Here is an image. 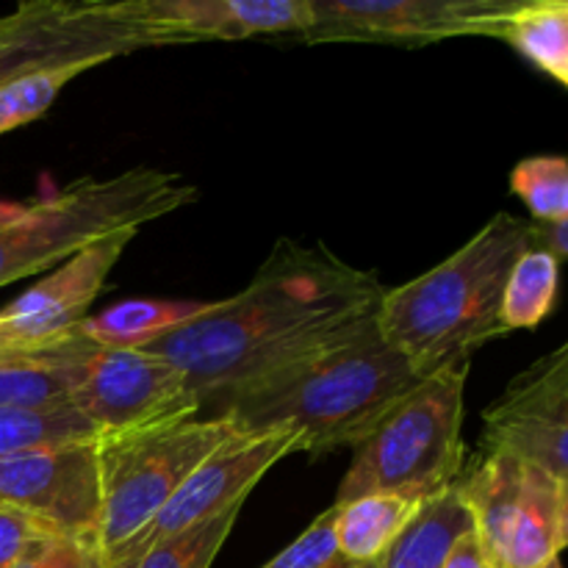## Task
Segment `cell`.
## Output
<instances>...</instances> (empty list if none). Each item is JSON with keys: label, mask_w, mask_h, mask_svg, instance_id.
<instances>
[{"label": "cell", "mask_w": 568, "mask_h": 568, "mask_svg": "<svg viewBox=\"0 0 568 568\" xmlns=\"http://www.w3.org/2000/svg\"><path fill=\"white\" fill-rule=\"evenodd\" d=\"M383 283L325 247L277 242L247 288L144 347L175 366L209 414L220 399L344 342L375 316Z\"/></svg>", "instance_id": "obj_1"}, {"label": "cell", "mask_w": 568, "mask_h": 568, "mask_svg": "<svg viewBox=\"0 0 568 568\" xmlns=\"http://www.w3.org/2000/svg\"><path fill=\"white\" fill-rule=\"evenodd\" d=\"M419 381L372 316L344 342L220 399L211 416L247 433L292 430L300 453L325 455L364 444Z\"/></svg>", "instance_id": "obj_2"}, {"label": "cell", "mask_w": 568, "mask_h": 568, "mask_svg": "<svg viewBox=\"0 0 568 568\" xmlns=\"http://www.w3.org/2000/svg\"><path fill=\"white\" fill-rule=\"evenodd\" d=\"M530 247L532 222L503 211L430 272L386 288L375 311L377 331L419 377L466 364L483 344L508 336L503 294Z\"/></svg>", "instance_id": "obj_3"}, {"label": "cell", "mask_w": 568, "mask_h": 568, "mask_svg": "<svg viewBox=\"0 0 568 568\" xmlns=\"http://www.w3.org/2000/svg\"><path fill=\"white\" fill-rule=\"evenodd\" d=\"M194 197L197 189L178 172L133 166L111 178H78L31 205H0V288L55 270L111 233L142 231Z\"/></svg>", "instance_id": "obj_4"}, {"label": "cell", "mask_w": 568, "mask_h": 568, "mask_svg": "<svg viewBox=\"0 0 568 568\" xmlns=\"http://www.w3.org/2000/svg\"><path fill=\"white\" fill-rule=\"evenodd\" d=\"M466 377L469 361L422 377L419 386L355 447L333 505L372 494L427 503L453 488L464 475Z\"/></svg>", "instance_id": "obj_5"}, {"label": "cell", "mask_w": 568, "mask_h": 568, "mask_svg": "<svg viewBox=\"0 0 568 568\" xmlns=\"http://www.w3.org/2000/svg\"><path fill=\"white\" fill-rule=\"evenodd\" d=\"M242 427L227 416L197 414L142 430L98 436L100 568L131 544L186 477Z\"/></svg>", "instance_id": "obj_6"}, {"label": "cell", "mask_w": 568, "mask_h": 568, "mask_svg": "<svg viewBox=\"0 0 568 568\" xmlns=\"http://www.w3.org/2000/svg\"><path fill=\"white\" fill-rule=\"evenodd\" d=\"M172 44L139 26L122 3L105 0H28L0 17V87L37 70L98 64L144 48Z\"/></svg>", "instance_id": "obj_7"}, {"label": "cell", "mask_w": 568, "mask_h": 568, "mask_svg": "<svg viewBox=\"0 0 568 568\" xmlns=\"http://www.w3.org/2000/svg\"><path fill=\"white\" fill-rule=\"evenodd\" d=\"M72 405L98 436L142 430L203 414L186 377L144 349L94 347L83 364Z\"/></svg>", "instance_id": "obj_8"}, {"label": "cell", "mask_w": 568, "mask_h": 568, "mask_svg": "<svg viewBox=\"0 0 568 568\" xmlns=\"http://www.w3.org/2000/svg\"><path fill=\"white\" fill-rule=\"evenodd\" d=\"M514 0H311V42L430 44L453 37H505Z\"/></svg>", "instance_id": "obj_9"}, {"label": "cell", "mask_w": 568, "mask_h": 568, "mask_svg": "<svg viewBox=\"0 0 568 568\" xmlns=\"http://www.w3.org/2000/svg\"><path fill=\"white\" fill-rule=\"evenodd\" d=\"M294 453H300V436L292 430L236 433L231 442L222 444L186 477V483L155 514V519L105 566L133 558L164 538L181 536V532L205 525L227 510L242 508L261 477Z\"/></svg>", "instance_id": "obj_10"}, {"label": "cell", "mask_w": 568, "mask_h": 568, "mask_svg": "<svg viewBox=\"0 0 568 568\" xmlns=\"http://www.w3.org/2000/svg\"><path fill=\"white\" fill-rule=\"evenodd\" d=\"M0 505L37 516L61 536L94 544L100 519L98 442L87 438L0 458Z\"/></svg>", "instance_id": "obj_11"}, {"label": "cell", "mask_w": 568, "mask_h": 568, "mask_svg": "<svg viewBox=\"0 0 568 568\" xmlns=\"http://www.w3.org/2000/svg\"><path fill=\"white\" fill-rule=\"evenodd\" d=\"M483 427L486 453H510L568 480V338L510 381Z\"/></svg>", "instance_id": "obj_12"}, {"label": "cell", "mask_w": 568, "mask_h": 568, "mask_svg": "<svg viewBox=\"0 0 568 568\" xmlns=\"http://www.w3.org/2000/svg\"><path fill=\"white\" fill-rule=\"evenodd\" d=\"M139 231H116L55 266L48 277L0 311V325L17 347L42 353L70 338L103 292L111 270Z\"/></svg>", "instance_id": "obj_13"}, {"label": "cell", "mask_w": 568, "mask_h": 568, "mask_svg": "<svg viewBox=\"0 0 568 568\" xmlns=\"http://www.w3.org/2000/svg\"><path fill=\"white\" fill-rule=\"evenodd\" d=\"M139 26L172 44L236 42L272 33H305L314 26L311 0H120Z\"/></svg>", "instance_id": "obj_14"}, {"label": "cell", "mask_w": 568, "mask_h": 568, "mask_svg": "<svg viewBox=\"0 0 568 568\" xmlns=\"http://www.w3.org/2000/svg\"><path fill=\"white\" fill-rule=\"evenodd\" d=\"M94 347L98 344L89 342L78 325L55 347L0 364V408H53L72 403L83 364Z\"/></svg>", "instance_id": "obj_15"}, {"label": "cell", "mask_w": 568, "mask_h": 568, "mask_svg": "<svg viewBox=\"0 0 568 568\" xmlns=\"http://www.w3.org/2000/svg\"><path fill=\"white\" fill-rule=\"evenodd\" d=\"M425 503L394 494H372L336 510V549L344 564H377L392 544L408 530Z\"/></svg>", "instance_id": "obj_16"}, {"label": "cell", "mask_w": 568, "mask_h": 568, "mask_svg": "<svg viewBox=\"0 0 568 568\" xmlns=\"http://www.w3.org/2000/svg\"><path fill=\"white\" fill-rule=\"evenodd\" d=\"M205 303H181V300H125L103 314L87 316L81 333L103 349H144L192 322Z\"/></svg>", "instance_id": "obj_17"}, {"label": "cell", "mask_w": 568, "mask_h": 568, "mask_svg": "<svg viewBox=\"0 0 568 568\" xmlns=\"http://www.w3.org/2000/svg\"><path fill=\"white\" fill-rule=\"evenodd\" d=\"M466 530H471V519L455 483L422 505L408 530L377 560V568H442L453 544Z\"/></svg>", "instance_id": "obj_18"}, {"label": "cell", "mask_w": 568, "mask_h": 568, "mask_svg": "<svg viewBox=\"0 0 568 568\" xmlns=\"http://www.w3.org/2000/svg\"><path fill=\"white\" fill-rule=\"evenodd\" d=\"M503 39H508L538 70L564 83L568 75V0L519 3Z\"/></svg>", "instance_id": "obj_19"}, {"label": "cell", "mask_w": 568, "mask_h": 568, "mask_svg": "<svg viewBox=\"0 0 568 568\" xmlns=\"http://www.w3.org/2000/svg\"><path fill=\"white\" fill-rule=\"evenodd\" d=\"M87 438H98V433L72 403L53 408H0V458Z\"/></svg>", "instance_id": "obj_20"}, {"label": "cell", "mask_w": 568, "mask_h": 568, "mask_svg": "<svg viewBox=\"0 0 568 568\" xmlns=\"http://www.w3.org/2000/svg\"><path fill=\"white\" fill-rule=\"evenodd\" d=\"M560 261L549 250L530 247L510 270L508 286L503 294V325L505 331L536 327L547 320L558 297Z\"/></svg>", "instance_id": "obj_21"}, {"label": "cell", "mask_w": 568, "mask_h": 568, "mask_svg": "<svg viewBox=\"0 0 568 568\" xmlns=\"http://www.w3.org/2000/svg\"><path fill=\"white\" fill-rule=\"evenodd\" d=\"M239 514H242V508L227 510V514L216 516L205 525L192 527L181 536L164 538V541L153 544L144 552L105 568H211L216 555L222 552L225 541L231 538Z\"/></svg>", "instance_id": "obj_22"}, {"label": "cell", "mask_w": 568, "mask_h": 568, "mask_svg": "<svg viewBox=\"0 0 568 568\" xmlns=\"http://www.w3.org/2000/svg\"><path fill=\"white\" fill-rule=\"evenodd\" d=\"M98 64H67L28 72L0 87V136L48 114L61 89Z\"/></svg>", "instance_id": "obj_23"}, {"label": "cell", "mask_w": 568, "mask_h": 568, "mask_svg": "<svg viewBox=\"0 0 568 568\" xmlns=\"http://www.w3.org/2000/svg\"><path fill=\"white\" fill-rule=\"evenodd\" d=\"M510 189L525 200L538 225L568 220V161L564 155H532L510 172Z\"/></svg>", "instance_id": "obj_24"}, {"label": "cell", "mask_w": 568, "mask_h": 568, "mask_svg": "<svg viewBox=\"0 0 568 568\" xmlns=\"http://www.w3.org/2000/svg\"><path fill=\"white\" fill-rule=\"evenodd\" d=\"M336 510L333 505L327 510H322L305 532H300L292 544H288L283 552H277L270 564L261 568H336L344 560L338 558L336 549Z\"/></svg>", "instance_id": "obj_25"}, {"label": "cell", "mask_w": 568, "mask_h": 568, "mask_svg": "<svg viewBox=\"0 0 568 568\" xmlns=\"http://www.w3.org/2000/svg\"><path fill=\"white\" fill-rule=\"evenodd\" d=\"M55 536H61V532L44 525L37 516L0 505V568H17L39 544Z\"/></svg>", "instance_id": "obj_26"}, {"label": "cell", "mask_w": 568, "mask_h": 568, "mask_svg": "<svg viewBox=\"0 0 568 568\" xmlns=\"http://www.w3.org/2000/svg\"><path fill=\"white\" fill-rule=\"evenodd\" d=\"M17 568H100V555L94 544L55 536L39 544Z\"/></svg>", "instance_id": "obj_27"}, {"label": "cell", "mask_w": 568, "mask_h": 568, "mask_svg": "<svg viewBox=\"0 0 568 568\" xmlns=\"http://www.w3.org/2000/svg\"><path fill=\"white\" fill-rule=\"evenodd\" d=\"M442 568H491V566H488L475 532L466 530L464 536L453 544V549H449L447 560H444Z\"/></svg>", "instance_id": "obj_28"}, {"label": "cell", "mask_w": 568, "mask_h": 568, "mask_svg": "<svg viewBox=\"0 0 568 568\" xmlns=\"http://www.w3.org/2000/svg\"><path fill=\"white\" fill-rule=\"evenodd\" d=\"M532 242L536 247L549 250L555 258H568V220L558 222V225H538L532 222Z\"/></svg>", "instance_id": "obj_29"}, {"label": "cell", "mask_w": 568, "mask_h": 568, "mask_svg": "<svg viewBox=\"0 0 568 568\" xmlns=\"http://www.w3.org/2000/svg\"><path fill=\"white\" fill-rule=\"evenodd\" d=\"M48 349H50V347H48ZM26 355H33V353H28V349L17 347V344L9 338V333L3 331V325H0V364H6V361L26 358Z\"/></svg>", "instance_id": "obj_30"}, {"label": "cell", "mask_w": 568, "mask_h": 568, "mask_svg": "<svg viewBox=\"0 0 568 568\" xmlns=\"http://www.w3.org/2000/svg\"><path fill=\"white\" fill-rule=\"evenodd\" d=\"M564 483V549H568V480Z\"/></svg>", "instance_id": "obj_31"}, {"label": "cell", "mask_w": 568, "mask_h": 568, "mask_svg": "<svg viewBox=\"0 0 568 568\" xmlns=\"http://www.w3.org/2000/svg\"><path fill=\"white\" fill-rule=\"evenodd\" d=\"M336 568H377V564H342Z\"/></svg>", "instance_id": "obj_32"}, {"label": "cell", "mask_w": 568, "mask_h": 568, "mask_svg": "<svg viewBox=\"0 0 568 568\" xmlns=\"http://www.w3.org/2000/svg\"><path fill=\"white\" fill-rule=\"evenodd\" d=\"M544 568H564V564H560V560H555V564H549V566H544Z\"/></svg>", "instance_id": "obj_33"}, {"label": "cell", "mask_w": 568, "mask_h": 568, "mask_svg": "<svg viewBox=\"0 0 568 568\" xmlns=\"http://www.w3.org/2000/svg\"><path fill=\"white\" fill-rule=\"evenodd\" d=\"M564 83H566V87H568V75H566V81H564Z\"/></svg>", "instance_id": "obj_34"}]
</instances>
